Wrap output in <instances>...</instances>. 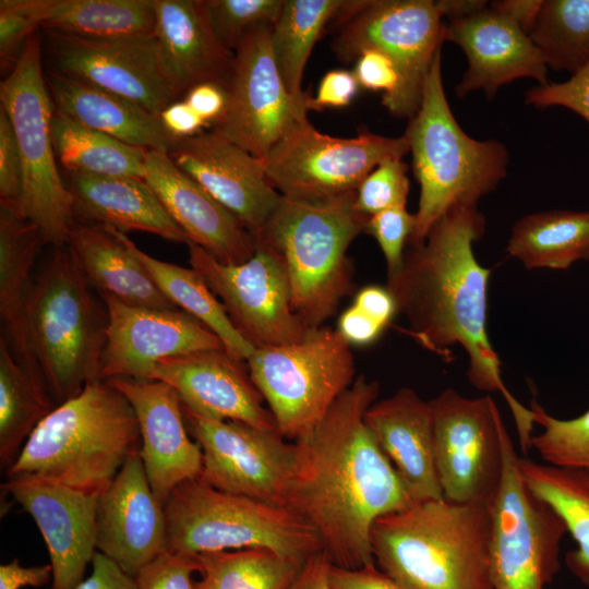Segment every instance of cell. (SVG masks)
Listing matches in <instances>:
<instances>
[{
    "label": "cell",
    "mask_w": 589,
    "mask_h": 589,
    "mask_svg": "<svg viewBox=\"0 0 589 589\" xmlns=\"http://www.w3.org/2000/svg\"><path fill=\"white\" fill-rule=\"evenodd\" d=\"M46 83L55 109L89 129L132 146L167 153L176 140L159 115L124 97L50 71Z\"/></svg>",
    "instance_id": "obj_31"
},
{
    "label": "cell",
    "mask_w": 589,
    "mask_h": 589,
    "mask_svg": "<svg viewBox=\"0 0 589 589\" xmlns=\"http://www.w3.org/2000/svg\"><path fill=\"white\" fill-rule=\"evenodd\" d=\"M542 2L543 0H503L493 1L489 7L509 19L529 35L541 10Z\"/></svg>",
    "instance_id": "obj_60"
},
{
    "label": "cell",
    "mask_w": 589,
    "mask_h": 589,
    "mask_svg": "<svg viewBox=\"0 0 589 589\" xmlns=\"http://www.w3.org/2000/svg\"><path fill=\"white\" fill-rule=\"evenodd\" d=\"M360 85L352 71L332 70L321 80L314 96H308L306 110L320 111L327 108L348 106L356 97Z\"/></svg>",
    "instance_id": "obj_51"
},
{
    "label": "cell",
    "mask_w": 589,
    "mask_h": 589,
    "mask_svg": "<svg viewBox=\"0 0 589 589\" xmlns=\"http://www.w3.org/2000/svg\"><path fill=\"white\" fill-rule=\"evenodd\" d=\"M353 74L365 89L383 92L382 103L392 98L399 88L400 73L395 62L377 49H364L354 60Z\"/></svg>",
    "instance_id": "obj_50"
},
{
    "label": "cell",
    "mask_w": 589,
    "mask_h": 589,
    "mask_svg": "<svg viewBox=\"0 0 589 589\" xmlns=\"http://www.w3.org/2000/svg\"><path fill=\"white\" fill-rule=\"evenodd\" d=\"M108 381L131 404L140 428V456L156 497L165 505L181 483L199 478L200 445L190 437L177 392L157 380L113 377Z\"/></svg>",
    "instance_id": "obj_22"
},
{
    "label": "cell",
    "mask_w": 589,
    "mask_h": 589,
    "mask_svg": "<svg viewBox=\"0 0 589 589\" xmlns=\"http://www.w3.org/2000/svg\"><path fill=\"white\" fill-rule=\"evenodd\" d=\"M332 562L324 551L311 556L289 589H334L329 581Z\"/></svg>",
    "instance_id": "obj_59"
},
{
    "label": "cell",
    "mask_w": 589,
    "mask_h": 589,
    "mask_svg": "<svg viewBox=\"0 0 589 589\" xmlns=\"http://www.w3.org/2000/svg\"><path fill=\"white\" fill-rule=\"evenodd\" d=\"M184 100L208 125H212L225 110L226 91L215 83H202L191 87L185 93Z\"/></svg>",
    "instance_id": "obj_56"
},
{
    "label": "cell",
    "mask_w": 589,
    "mask_h": 589,
    "mask_svg": "<svg viewBox=\"0 0 589 589\" xmlns=\"http://www.w3.org/2000/svg\"><path fill=\"white\" fill-rule=\"evenodd\" d=\"M99 294L108 314L103 380H149L155 365L166 359L225 350L216 334L182 310L130 305Z\"/></svg>",
    "instance_id": "obj_19"
},
{
    "label": "cell",
    "mask_w": 589,
    "mask_h": 589,
    "mask_svg": "<svg viewBox=\"0 0 589 589\" xmlns=\"http://www.w3.org/2000/svg\"><path fill=\"white\" fill-rule=\"evenodd\" d=\"M91 564L92 574L75 589H139L134 576L99 551H96Z\"/></svg>",
    "instance_id": "obj_53"
},
{
    "label": "cell",
    "mask_w": 589,
    "mask_h": 589,
    "mask_svg": "<svg viewBox=\"0 0 589 589\" xmlns=\"http://www.w3.org/2000/svg\"><path fill=\"white\" fill-rule=\"evenodd\" d=\"M197 555L164 552L134 576L139 589H196L192 576L200 570Z\"/></svg>",
    "instance_id": "obj_47"
},
{
    "label": "cell",
    "mask_w": 589,
    "mask_h": 589,
    "mask_svg": "<svg viewBox=\"0 0 589 589\" xmlns=\"http://www.w3.org/2000/svg\"><path fill=\"white\" fill-rule=\"evenodd\" d=\"M144 180L189 242L228 265L241 264L255 253L257 244L253 235L178 168L167 152L147 151Z\"/></svg>",
    "instance_id": "obj_26"
},
{
    "label": "cell",
    "mask_w": 589,
    "mask_h": 589,
    "mask_svg": "<svg viewBox=\"0 0 589 589\" xmlns=\"http://www.w3.org/2000/svg\"><path fill=\"white\" fill-rule=\"evenodd\" d=\"M167 551L185 555L262 548L300 564L323 551L315 529L289 508L220 491L201 478L165 504Z\"/></svg>",
    "instance_id": "obj_8"
},
{
    "label": "cell",
    "mask_w": 589,
    "mask_h": 589,
    "mask_svg": "<svg viewBox=\"0 0 589 589\" xmlns=\"http://www.w3.org/2000/svg\"><path fill=\"white\" fill-rule=\"evenodd\" d=\"M332 43L337 59L354 62L364 49L387 55L400 73L396 94L383 106L396 118L417 113L430 69L441 51L443 15L433 0H369Z\"/></svg>",
    "instance_id": "obj_13"
},
{
    "label": "cell",
    "mask_w": 589,
    "mask_h": 589,
    "mask_svg": "<svg viewBox=\"0 0 589 589\" xmlns=\"http://www.w3.org/2000/svg\"><path fill=\"white\" fill-rule=\"evenodd\" d=\"M256 244L248 261L228 265L188 242L189 262L221 301L237 330L254 348L298 342L309 330L292 310L284 263L271 247Z\"/></svg>",
    "instance_id": "obj_16"
},
{
    "label": "cell",
    "mask_w": 589,
    "mask_h": 589,
    "mask_svg": "<svg viewBox=\"0 0 589 589\" xmlns=\"http://www.w3.org/2000/svg\"><path fill=\"white\" fill-rule=\"evenodd\" d=\"M378 393L376 381L359 375L294 441L287 508L315 529L333 565L344 568L375 564L374 522L413 503L364 420Z\"/></svg>",
    "instance_id": "obj_1"
},
{
    "label": "cell",
    "mask_w": 589,
    "mask_h": 589,
    "mask_svg": "<svg viewBox=\"0 0 589 589\" xmlns=\"http://www.w3.org/2000/svg\"><path fill=\"white\" fill-rule=\"evenodd\" d=\"M329 581L334 589H411L376 567V564L359 568H344L332 564Z\"/></svg>",
    "instance_id": "obj_52"
},
{
    "label": "cell",
    "mask_w": 589,
    "mask_h": 589,
    "mask_svg": "<svg viewBox=\"0 0 589 589\" xmlns=\"http://www.w3.org/2000/svg\"><path fill=\"white\" fill-rule=\"evenodd\" d=\"M525 99L538 109L553 106L567 108L589 123V62L565 82H548L529 89Z\"/></svg>",
    "instance_id": "obj_48"
},
{
    "label": "cell",
    "mask_w": 589,
    "mask_h": 589,
    "mask_svg": "<svg viewBox=\"0 0 589 589\" xmlns=\"http://www.w3.org/2000/svg\"><path fill=\"white\" fill-rule=\"evenodd\" d=\"M529 37L548 68L574 74L589 62V0H544Z\"/></svg>",
    "instance_id": "obj_41"
},
{
    "label": "cell",
    "mask_w": 589,
    "mask_h": 589,
    "mask_svg": "<svg viewBox=\"0 0 589 589\" xmlns=\"http://www.w3.org/2000/svg\"><path fill=\"white\" fill-rule=\"evenodd\" d=\"M2 488L34 519L52 568L49 589H75L96 553L99 493H86L34 477L8 478Z\"/></svg>",
    "instance_id": "obj_21"
},
{
    "label": "cell",
    "mask_w": 589,
    "mask_h": 589,
    "mask_svg": "<svg viewBox=\"0 0 589 589\" xmlns=\"http://www.w3.org/2000/svg\"><path fill=\"white\" fill-rule=\"evenodd\" d=\"M140 445L131 404L108 380H98L37 425L7 478L34 477L100 493Z\"/></svg>",
    "instance_id": "obj_3"
},
{
    "label": "cell",
    "mask_w": 589,
    "mask_h": 589,
    "mask_svg": "<svg viewBox=\"0 0 589 589\" xmlns=\"http://www.w3.org/2000/svg\"><path fill=\"white\" fill-rule=\"evenodd\" d=\"M155 32L164 73L180 97L191 87H226L233 51L218 39L205 0H154Z\"/></svg>",
    "instance_id": "obj_27"
},
{
    "label": "cell",
    "mask_w": 589,
    "mask_h": 589,
    "mask_svg": "<svg viewBox=\"0 0 589 589\" xmlns=\"http://www.w3.org/2000/svg\"><path fill=\"white\" fill-rule=\"evenodd\" d=\"M506 250L528 269H567L589 260V212L526 215L515 223Z\"/></svg>",
    "instance_id": "obj_35"
},
{
    "label": "cell",
    "mask_w": 589,
    "mask_h": 589,
    "mask_svg": "<svg viewBox=\"0 0 589 589\" xmlns=\"http://www.w3.org/2000/svg\"><path fill=\"white\" fill-rule=\"evenodd\" d=\"M436 2L443 17H447V21L471 15L488 7L486 1L480 0H442Z\"/></svg>",
    "instance_id": "obj_61"
},
{
    "label": "cell",
    "mask_w": 589,
    "mask_h": 589,
    "mask_svg": "<svg viewBox=\"0 0 589 589\" xmlns=\"http://www.w3.org/2000/svg\"><path fill=\"white\" fill-rule=\"evenodd\" d=\"M51 0L0 1L1 68L11 71L37 27H41Z\"/></svg>",
    "instance_id": "obj_45"
},
{
    "label": "cell",
    "mask_w": 589,
    "mask_h": 589,
    "mask_svg": "<svg viewBox=\"0 0 589 589\" xmlns=\"http://www.w3.org/2000/svg\"><path fill=\"white\" fill-rule=\"evenodd\" d=\"M414 224V214H410L406 206L385 209L369 217L365 232L378 243L386 261L387 276L400 267Z\"/></svg>",
    "instance_id": "obj_46"
},
{
    "label": "cell",
    "mask_w": 589,
    "mask_h": 589,
    "mask_svg": "<svg viewBox=\"0 0 589 589\" xmlns=\"http://www.w3.org/2000/svg\"><path fill=\"white\" fill-rule=\"evenodd\" d=\"M408 166L402 158H389L377 165L357 189L353 206L366 216L406 206L409 193Z\"/></svg>",
    "instance_id": "obj_44"
},
{
    "label": "cell",
    "mask_w": 589,
    "mask_h": 589,
    "mask_svg": "<svg viewBox=\"0 0 589 589\" xmlns=\"http://www.w3.org/2000/svg\"><path fill=\"white\" fill-rule=\"evenodd\" d=\"M433 453L443 498L490 506L503 473L506 428L490 395L468 398L453 388L430 400Z\"/></svg>",
    "instance_id": "obj_14"
},
{
    "label": "cell",
    "mask_w": 589,
    "mask_h": 589,
    "mask_svg": "<svg viewBox=\"0 0 589 589\" xmlns=\"http://www.w3.org/2000/svg\"><path fill=\"white\" fill-rule=\"evenodd\" d=\"M41 46L33 35L0 84L1 107L12 124L23 169L20 216L36 225L46 244L68 243L75 216L51 136L53 104L43 72Z\"/></svg>",
    "instance_id": "obj_9"
},
{
    "label": "cell",
    "mask_w": 589,
    "mask_h": 589,
    "mask_svg": "<svg viewBox=\"0 0 589 589\" xmlns=\"http://www.w3.org/2000/svg\"><path fill=\"white\" fill-rule=\"evenodd\" d=\"M168 155L256 240L281 200L267 180L263 159L214 130L176 139Z\"/></svg>",
    "instance_id": "obj_20"
},
{
    "label": "cell",
    "mask_w": 589,
    "mask_h": 589,
    "mask_svg": "<svg viewBox=\"0 0 589 589\" xmlns=\"http://www.w3.org/2000/svg\"><path fill=\"white\" fill-rule=\"evenodd\" d=\"M443 38L458 45L468 61L456 86L459 98L482 91L490 99L501 86L521 77L548 83V67L529 35L490 7L444 23Z\"/></svg>",
    "instance_id": "obj_25"
},
{
    "label": "cell",
    "mask_w": 589,
    "mask_h": 589,
    "mask_svg": "<svg viewBox=\"0 0 589 589\" xmlns=\"http://www.w3.org/2000/svg\"><path fill=\"white\" fill-rule=\"evenodd\" d=\"M57 407L47 384L32 376L0 337V466L8 471L37 425Z\"/></svg>",
    "instance_id": "obj_37"
},
{
    "label": "cell",
    "mask_w": 589,
    "mask_h": 589,
    "mask_svg": "<svg viewBox=\"0 0 589 589\" xmlns=\"http://www.w3.org/2000/svg\"><path fill=\"white\" fill-rule=\"evenodd\" d=\"M23 169L16 137L0 106V207L20 215Z\"/></svg>",
    "instance_id": "obj_49"
},
{
    "label": "cell",
    "mask_w": 589,
    "mask_h": 589,
    "mask_svg": "<svg viewBox=\"0 0 589 589\" xmlns=\"http://www.w3.org/2000/svg\"><path fill=\"white\" fill-rule=\"evenodd\" d=\"M27 323L34 356L57 406L103 380L107 309L92 293L68 245L52 248L34 274Z\"/></svg>",
    "instance_id": "obj_5"
},
{
    "label": "cell",
    "mask_w": 589,
    "mask_h": 589,
    "mask_svg": "<svg viewBox=\"0 0 589 589\" xmlns=\"http://www.w3.org/2000/svg\"><path fill=\"white\" fill-rule=\"evenodd\" d=\"M43 244L46 242L36 225L0 207V316L4 333L1 336L15 360L32 376L46 383L32 349L27 323L33 268Z\"/></svg>",
    "instance_id": "obj_30"
},
{
    "label": "cell",
    "mask_w": 589,
    "mask_h": 589,
    "mask_svg": "<svg viewBox=\"0 0 589 589\" xmlns=\"http://www.w3.org/2000/svg\"><path fill=\"white\" fill-rule=\"evenodd\" d=\"M354 196L315 203L281 196L256 237L280 256L292 310L306 330L322 327L351 288L347 251L370 217L354 208Z\"/></svg>",
    "instance_id": "obj_7"
},
{
    "label": "cell",
    "mask_w": 589,
    "mask_h": 589,
    "mask_svg": "<svg viewBox=\"0 0 589 589\" xmlns=\"http://www.w3.org/2000/svg\"><path fill=\"white\" fill-rule=\"evenodd\" d=\"M52 578L50 564L23 566L17 558L0 566V589H20L22 587H41Z\"/></svg>",
    "instance_id": "obj_58"
},
{
    "label": "cell",
    "mask_w": 589,
    "mask_h": 589,
    "mask_svg": "<svg viewBox=\"0 0 589 589\" xmlns=\"http://www.w3.org/2000/svg\"><path fill=\"white\" fill-rule=\"evenodd\" d=\"M47 32L50 72L95 85L156 115L179 100L164 73L155 36L108 40Z\"/></svg>",
    "instance_id": "obj_18"
},
{
    "label": "cell",
    "mask_w": 589,
    "mask_h": 589,
    "mask_svg": "<svg viewBox=\"0 0 589 589\" xmlns=\"http://www.w3.org/2000/svg\"><path fill=\"white\" fill-rule=\"evenodd\" d=\"M149 380L170 385L183 408L197 416L277 431L274 417L243 362L226 350L166 359L155 365Z\"/></svg>",
    "instance_id": "obj_24"
},
{
    "label": "cell",
    "mask_w": 589,
    "mask_h": 589,
    "mask_svg": "<svg viewBox=\"0 0 589 589\" xmlns=\"http://www.w3.org/2000/svg\"><path fill=\"white\" fill-rule=\"evenodd\" d=\"M352 304L385 327L390 324L397 313L396 302L389 290L376 285L360 289Z\"/></svg>",
    "instance_id": "obj_57"
},
{
    "label": "cell",
    "mask_w": 589,
    "mask_h": 589,
    "mask_svg": "<svg viewBox=\"0 0 589 589\" xmlns=\"http://www.w3.org/2000/svg\"><path fill=\"white\" fill-rule=\"evenodd\" d=\"M104 227L122 241L143 264L172 304L216 334L231 357L247 362L255 348L237 330L223 303L197 271L157 260L142 251L125 233L109 226Z\"/></svg>",
    "instance_id": "obj_34"
},
{
    "label": "cell",
    "mask_w": 589,
    "mask_h": 589,
    "mask_svg": "<svg viewBox=\"0 0 589 589\" xmlns=\"http://www.w3.org/2000/svg\"><path fill=\"white\" fill-rule=\"evenodd\" d=\"M159 119L173 139L193 136L202 132L203 128L208 127L184 99L176 100L166 107L159 113Z\"/></svg>",
    "instance_id": "obj_55"
},
{
    "label": "cell",
    "mask_w": 589,
    "mask_h": 589,
    "mask_svg": "<svg viewBox=\"0 0 589 589\" xmlns=\"http://www.w3.org/2000/svg\"><path fill=\"white\" fill-rule=\"evenodd\" d=\"M407 153L405 135L362 132L335 137L318 132L306 120L286 134L263 163L267 180L281 196L315 203L356 193L377 165Z\"/></svg>",
    "instance_id": "obj_12"
},
{
    "label": "cell",
    "mask_w": 589,
    "mask_h": 589,
    "mask_svg": "<svg viewBox=\"0 0 589 589\" xmlns=\"http://www.w3.org/2000/svg\"><path fill=\"white\" fill-rule=\"evenodd\" d=\"M205 4L218 39L233 51L248 29L275 23L285 0H205Z\"/></svg>",
    "instance_id": "obj_43"
},
{
    "label": "cell",
    "mask_w": 589,
    "mask_h": 589,
    "mask_svg": "<svg viewBox=\"0 0 589 589\" xmlns=\"http://www.w3.org/2000/svg\"><path fill=\"white\" fill-rule=\"evenodd\" d=\"M183 411L189 432L202 449L199 478L220 491L287 508L294 442H287L278 431Z\"/></svg>",
    "instance_id": "obj_17"
},
{
    "label": "cell",
    "mask_w": 589,
    "mask_h": 589,
    "mask_svg": "<svg viewBox=\"0 0 589 589\" xmlns=\"http://www.w3.org/2000/svg\"><path fill=\"white\" fill-rule=\"evenodd\" d=\"M272 27L261 23L241 37L225 87V110L212 124V130L260 159L308 120L305 101L289 94L278 71Z\"/></svg>",
    "instance_id": "obj_15"
},
{
    "label": "cell",
    "mask_w": 589,
    "mask_h": 589,
    "mask_svg": "<svg viewBox=\"0 0 589 589\" xmlns=\"http://www.w3.org/2000/svg\"><path fill=\"white\" fill-rule=\"evenodd\" d=\"M528 488L564 520L577 546L565 555L568 569L589 588V470L519 458Z\"/></svg>",
    "instance_id": "obj_36"
},
{
    "label": "cell",
    "mask_w": 589,
    "mask_h": 589,
    "mask_svg": "<svg viewBox=\"0 0 589 589\" xmlns=\"http://www.w3.org/2000/svg\"><path fill=\"white\" fill-rule=\"evenodd\" d=\"M200 560L196 589H289L302 564L272 550L207 552Z\"/></svg>",
    "instance_id": "obj_40"
},
{
    "label": "cell",
    "mask_w": 589,
    "mask_h": 589,
    "mask_svg": "<svg viewBox=\"0 0 589 589\" xmlns=\"http://www.w3.org/2000/svg\"><path fill=\"white\" fill-rule=\"evenodd\" d=\"M503 473L489 506L493 589H544L560 570L564 520L525 483L507 428L502 434Z\"/></svg>",
    "instance_id": "obj_11"
},
{
    "label": "cell",
    "mask_w": 589,
    "mask_h": 589,
    "mask_svg": "<svg viewBox=\"0 0 589 589\" xmlns=\"http://www.w3.org/2000/svg\"><path fill=\"white\" fill-rule=\"evenodd\" d=\"M247 364L277 431L293 442L320 423L356 380L350 344L323 326L294 344L255 348Z\"/></svg>",
    "instance_id": "obj_10"
},
{
    "label": "cell",
    "mask_w": 589,
    "mask_h": 589,
    "mask_svg": "<svg viewBox=\"0 0 589 589\" xmlns=\"http://www.w3.org/2000/svg\"><path fill=\"white\" fill-rule=\"evenodd\" d=\"M364 420L410 498H443L434 462L430 401L402 387L371 405Z\"/></svg>",
    "instance_id": "obj_28"
},
{
    "label": "cell",
    "mask_w": 589,
    "mask_h": 589,
    "mask_svg": "<svg viewBox=\"0 0 589 589\" xmlns=\"http://www.w3.org/2000/svg\"><path fill=\"white\" fill-rule=\"evenodd\" d=\"M154 0H51L46 31L92 39L153 37Z\"/></svg>",
    "instance_id": "obj_38"
},
{
    "label": "cell",
    "mask_w": 589,
    "mask_h": 589,
    "mask_svg": "<svg viewBox=\"0 0 589 589\" xmlns=\"http://www.w3.org/2000/svg\"><path fill=\"white\" fill-rule=\"evenodd\" d=\"M140 448L99 493L96 549L135 576L167 551L165 505L154 494Z\"/></svg>",
    "instance_id": "obj_23"
},
{
    "label": "cell",
    "mask_w": 589,
    "mask_h": 589,
    "mask_svg": "<svg viewBox=\"0 0 589 589\" xmlns=\"http://www.w3.org/2000/svg\"><path fill=\"white\" fill-rule=\"evenodd\" d=\"M64 177L74 216L81 220L123 233L135 230L171 242H189L144 179L71 171H64Z\"/></svg>",
    "instance_id": "obj_29"
},
{
    "label": "cell",
    "mask_w": 589,
    "mask_h": 589,
    "mask_svg": "<svg viewBox=\"0 0 589 589\" xmlns=\"http://www.w3.org/2000/svg\"><path fill=\"white\" fill-rule=\"evenodd\" d=\"M405 136L420 185L416 224L408 242L423 240L453 207L477 206L506 177L505 145L495 140L472 139L455 119L443 87L441 51L430 69L421 105L409 120Z\"/></svg>",
    "instance_id": "obj_6"
},
{
    "label": "cell",
    "mask_w": 589,
    "mask_h": 589,
    "mask_svg": "<svg viewBox=\"0 0 589 589\" xmlns=\"http://www.w3.org/2000/svg\"><path fill=\"white\" fill-rule=\"evenodd\" d=\"M51 136L64 171L144 179L148 149L89 129L57 109L51 119Z\"/></svg>",
    "instance_id": "obj_39"
},
{
    "label": "cell",
    "mask_w": 589,
    "mask_h": 589,
    "mask_svg": "<svg viewBox=\"0 0 589 589\" xmlns=\"http://www.w3.org/2000/svg\"><path fill=\"white\" fill-rule=\"evenodd\" d=\"M530 409L542 432L532 435L530 448L549 465L589 470V408L578 417L558 419L532 400Z\"/></svg>",
    "instance_id": "obj_42"
},
{
    "label": "cell",
    "mask_w": 589,
    "mask_h": 589,
    "mask_svg": "<svg viewBox=\"0 0 589 589\" xmlns=\"http://www.w3.org/2000/svg\"><path fill=\"white\" fill-rule=\"evenodd\" d=\"M91 287L125 304L178 309L156 286L133 253L106 227L75 223L68 243Z\"/></svg>",
    "instance_id": "obj_32"
},
{
    "label": "cell",
    "mask_w": 589,
    "mask_h": 589,
    "mask_svg": "<svg viewBox=\"0 0 589 589\" xmlns=\"http://www.w3.org/2000/svg\"><path fill=\"white\" fill-rule=\"evenodd\" d=\"M362 0H285L273 24L271 45L283 82L296 99L306 101L302 91L309 56L330 22L344 25L359 10Z\"/></svg>",
    "instance_id": "obj_33"
},
{
    "label": "cell",
    "mask_w": 589,
    "mask_h": 589,
    "mask_svg": "<svg viewBox=\"0 0 589 589\" xmlns=\"http://www.w3.org/2000/svg\"><path fill=\"white\" fill-rule=\"evenodd\" d=\"M385 328L352 304L340 314L336 329L350 345L365 346L373 342Z\"/></svg>",
    "instance_id": "obj_54"
},
{
    "label": "cell",
    "mask_w": 589,
    "mask_h": 589,
    "mask_svg": "<svg viewBox=\"0 0 589 589\" xmlns=\"http://www.w3.org/2000/svg\"><path fill=\"white\" fill-rule=\"evenodd\" d=\"M488 506L444 498L413 502L378 518L375 564L411 589H493Z\"/></svg>",
    "instance_id": "obj_4"
},
{
    "label": "cell",
    "mask_w": 589,
    "mask_h": 589,
    "mask_svg": "<svg viewBox=\"0 0 589 589\" xmlns=\"http://www.w3.org/2000/svg\"><path fill=\"white\" fill-rule=\"evenodd\" d=\"M484 230L485 218L477 206L453 207L423 240L407 243L402 263L387 276L386 288L397 312L407 318L404 332L421 347L445 361L452 360V347L465 349L469 383L504 397L526 454L536 424L533 412L505 386L501 361L486 330L491 271L478 262L473 252V243Z\"/></svg>",
    "instance_id": "obj_2"
}]
</instances>
